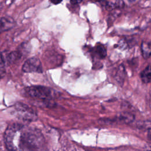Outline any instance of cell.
<instances>
[{
  "label": "cell",
  "mask_w": 151,
  "mask_h": 151,
  "mask_svg": "<svg viewBox=\"0 0 151 151\" xmlns=\"http://www.w3.org/2000/svg\"><path fill=\"white\" fill-rule=\"evenodd\" d=\"M22 70L25 73H42L43 71L41 62L37 57H31L27 59L24 63Z\"/></svg>",
  "instance_id": "277c9868"
},
{
  "label": "cell",
  "mask_w": 151,
  "mask_h": 151,
  "mask_svg": "<svg viewBox=\"0 0 151 151\" xmlns=\"http://www.w3.org/2000/svg\"><path fill=\"white\" fill-rule=\"evenodd\" d=\"M15 110L18 117L24 121L33 122L37 119L35 111L24 103H17L15 104Z\"/></svg>",
  "instance_id": "3957f363"
},
{
  "label": "cell",
  "mask_w": 151,
  "mask_h": 151,
  "mask_svg": "<svg viewBox=\"0 0 151 151\" xmlns=\"http://www.w3.org/2000/svg\"><path fill=\"white\" fill-rule=\"evenodd\" d=\"M15 25V21L11 17H2L0 21V31L1 32L8 31Z\"/></svg>",
  "instance_id": "5b68a950"
},
{
  "label": "cell",
  "mask_w": 151,
  "mask_h": 151,
  "mask_svg": "<svg viewBox=\"0 0 151 151\" xmlns=\"http://www.w3.org/2000/svg\"><path fill=\"white\" fill-rule=\"evenodd\" d=\"M134 119V116L132 114L129 113H123L120 114V115L118 117V120H119L121 122H123L124 123H130L133 121Z\"/></svg>",
  "instance_id": "8fae6325"
},
{
  "label": "cell",
  "mask_w": 151,
  "mask_h": 151,
  "mask_svg": "<svg viewBox=\"0 0 151 151\" xmlns=\"http://www.w3.org/2000/svg\"><path fill=\"white\" fill-rule=\"evenodd\" d=\"M22 55L19 51H15L11 52L6 56V60L9 63L12 64L21 58Z\"/></svg>",
  "instance_id": "30bf717a"
},
{
  "label": "cell",
  "mask_w": 151,
  "mask_h": 151,
  "mask_svg": "<svg viewBox=\"0 0 151 151\" xmlns=\"http://www.w3.org/2000/svg\"><path fill=\"white\" fill-rule=\"evenodd\" d=\"M4 138L9 151H44V138L35 128L14 124L6 129Z\"/></svg>",
  "instance_id": "6da1fadb"
},
{
  "label": "cell",
  "mask_w": 151,
  "mask_h": 151,
  "mask_svg": "<svg viewBox=\"0 0 151 151\" xmlns=\"http://www.w3.org/2000/svg\"><path fill=\"white\" fill-rule=\"evenodd\" d=\"M147 136H148V138L151 140V129L149 130V132H148V134H147Z\"/></svg>",
  "instance_id": "2e32d148"
},
{
  "label": "cell",
  "mask_w": 151,
  "mask_h": 151,
  "mask_svg": "<svg viewBox=\"0 0 151 151\" xmlns=\"http://www.w3.org/2000/svg\"><path fill=\"white\" fill-rule=\"evenodd\" d=\"M125 76H126V72H125L124 67L123 65L121 64L119 65L117 71L115 76V79L117 83L120 84H122L124 81Z\"/></svg>",
  "instance_id": "ba28073f"
},
{
  "label": "cell",
  "mask_w": 151,
  "mask_h": 151,
  "mask_svg": "<svg viewBox=\"0 0 151 151\" xmlns=\"http://www.w3.org/2000/svg\"><path fill=\"white\" fill-rule=\"evenodd\" d=\"M145 151H151V145L146 146L145 149Z\"/></svg>",
  "instance_id": "9a60e30c"
},
{
  "label": "cell",
  "mask_w": 151,
  "mask_h": 151,
  "mask_svg": "<svg viewBox=\"0 0 151 151\" xmlns=\"http://www.w3.org/2000/svg\"><path fill=\"white\" fill-rule=\"evenodd\" d=\"M63 0H51V2L55 4V5H57V4H59L60 3H61L62 2Z\"/></svg>",
  "instance_id": "5bb4252c"
},
{
  "label": "cell",
  "mask_w": 151,
  "mask_h": 151,
  "mask_svg": "<svg viewBox=\"0 0 151 151\" xmlns=\"http://www.w3.org/2000/svg\"><path fill=\"white\" fill-rule=\"evenodd\" d=\"M141 51L144 58L147 59L151 55V44L149 42H142L141 44Z\"/></svg>",
  "instance_id": "9c48e42d"
},
{
  "label": "cell",
  "mask_w": 151,
  "mask_h": 151,
  "mask_svg": "<svg viewBox=\"0 0 151 151\" xmlns=\"http://www.w3.org/2000/svg\"><path fill=\"white\" fill-rule=\"evenodd\" d=\"M140 78L144 83L151 82V65H147L140 73Z\"/></svg>",
  "instance_id": "8992f818"
},
{
  "label": "cell",
  "mask_w": 151,
  "mask_h": 151,
  "mask_svg": "<svg viewBox=\"0 0 151 151\" xmlns=\"http://www.w3.org/2000/svg\"><path fill=\"white\" fill-rule=\"evenodd\" d=\"M114 5L116 8H123L124 6V2L123 0H116Z\"/></svg>",
  "instance_id": "7c38bea8"
},
{
  "label": "cell",
  "mask_w": 151,
  "mask_h": 151,
  "mask_svg": "<svg viewBox=\"0 0 151 151\" xmlns=\"http://www.w3.org/2000/svg\"><path fill=\"white\" fill-rule=\"evenodd\" d=\"M94 53L100 59H104L107 55L106 48L104 45L98 44L94 48Z\"/></svg>",
  "instance_id": "52a82bcc"
},
{
  "label": "cell",
  "mask_w": 151,
  "mask_h": 151,
  "mask_svg": "<svg viewBox=\"0 0 151 151\" xmlns=\"http://www.w3.org/2000/svg\"><path fill=\"white\" fill-rule=\"evenodd\" d=\"M25 90L31 97L44 101H49L57 96L56 91L53 89L42 86L28 87Z\"/></svg>",
  "instance_id": "7a4b0ae2"
},
{
  "label": "cell",
  "mask_w": 151,
  "mask_h": 151,
  "mask_svg": "<svg viewBox=\"0 0 151 151\" xmlns=\"http://www.w3.org/2000/svg\"><path fill=\"white\" fill-rule=\"evenodd\" d=\"M82 1L83 0H70V4L72 5H77L81 3Z\"/></svg>",
  "instance_id": "4fadbf2b"
}]
</instances>
